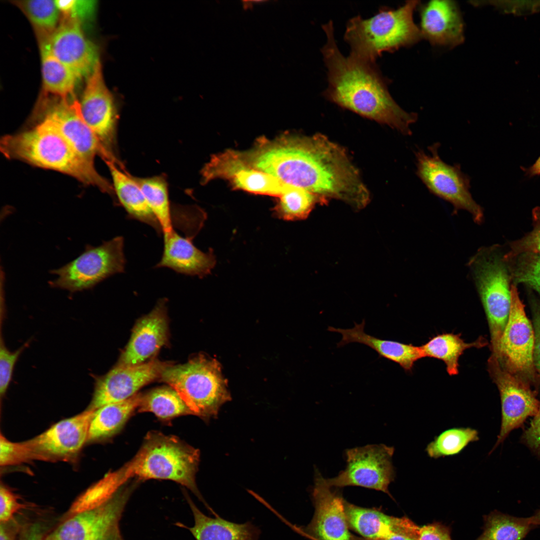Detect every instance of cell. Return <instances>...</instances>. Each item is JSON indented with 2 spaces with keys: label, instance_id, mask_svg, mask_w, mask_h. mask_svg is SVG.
Here are the masks:
<instances>
[{
  "label": "cell",
  "instance_id": "obj_1",
  "mask_svg": "<svg viewBox=\"0 0 540 540\" xmlns=\"http://www.w3.org/2000/svg\"><path fill=\"white\" fill-rule=\"evenodd\" d=\"M250 162L256 169L324 200L337 199L360 209L370 200L344 149L320 134H287L274 140L262 137L252 150Z\"/></svg>",
  "mask_w": 540,
  "mask_h": 540
},
{
  "label": "cell",
  "instance_id": "obj_2",
  "mask_svg": "<svg viewBox=\"0 0 540 540\" xmlns=\"http://www.w3.org/2000/svg\"><path fill=\"white\" fill-rule=\"evenodd\" d=\"M326 36L320 50L327 69L328 86L323 96L339 106L386 124L405 135L418 116L404 110L388 90L390 80L376 62L346 56L340 50L332 20L322 25Z\"/></svg>",
  "mask_w": 540,
  "mask_h": 540
},
{
  "label": "cell",
  "instance_id": "obj_3",
  "mask_svg": "<svg viewBox=\"0 0 540 540\" xmlns=\"http://www.w3.org/2000/svg\"><path fill=\"white\" fill-rule=\"evenodd\" d=\"M0 150L8 159L71 176L86 185L114 195L112 184L96 170L94 163L79 154L50 123L40 122L32 128L3 136Z\"/></svg>",
  "mask_w": 540,
  "mask_h": 540
},
{
  "label": "cell",
  "instance_id": "obj_4",
  "mask_svg": "<svg viewBox=\"0 0 540 540\" xmlns=\"http://www.w3.org/2000/svg\"><path fill=\"white\" fill-rule=\"evenodd\" d=\"M418 3L407 1L396 8L383 6L368 18L358 15L349 19L344 38L350 47V56L376 62L383 52H392L417 43L422 38L413 18Z\"/></svg>",
  "mask_w": 540,
  "mask_h": 540
},
{
  "label": "cell",
  "instance_id": "obj_5",
  "mask_svg": "<svg viewBox=\"0 0 540 540\" xmlns=\"http://www.w3.org/2000/svg\"><path fill=\"white\" fill-rule=\"evenodd\" d=\"M200 452L176 436L149 432L140 452L126 464L132 477L174 481L187 487L212 513L196 483Z\"/></svg>",
  "mask_w": 540,
  "mask_h": 540
},
{
  "label": "cell",
  "instance_id": "obj_6",
  "mask_svg": "<svg viewBox=\"0 0 540 540\" xmlns=\"http://www.w3.org/2000/svg\"><path fill=\"white\" fill-rule=\"evenodd\" d=\"M160 379L176 390L192 414L204 420L216 418L220 408L231 400L220 363L203 354L183 364H170Z\"/></svg>",
  "mask_w": 540,
  "mask_h": 540
},
{
  "label": "cell",
  "instance_id": "obj_7",
  "mask_svg": "<svg viewBox=\"0 0 540 540\" xmlns=\"http://www.w3.org/2000/svg\"><path fill=\"white\" fill-rule=\"evenodd\" d=\"M505 262L496 248H480L468 262L487 318L492 354L496 356L511 304L509 276Z\"/></svg>",
  "mask_w": 540,
  "mask_h": 540
},
{
  "label": "cell",
  "instance_id": "obj_8",
  "mask_svg": "<svg viewBox=\"0 0 540 540\" xmlns=\"http://www.w3.org/2000/svg\"><path fill=\"white\" fill-rule=\"evenodd\" d=\"M124 240L118 236L98 246H87L76 259L52 271L57 276L52 288L74 292L90 289L106 278L124 272L126 260Z\"/></svg>",
  "mask_w": 540,
  "mask_h": 540
},
{
  "label": "cell",
  "instance_id": "obj_9",
  "mask_svg": "<svg viewBox=\"0 0 540 540\" xmlns=\"http://www.w3.org/2000/svg\"><path fill=\"white\" fill-rule=\"evenodd\" d=\"M439 146H430V154L421 149L414 152L417 176L430 193L452 204L455 212L465 210L476 222L480 223L483 211L470 192V177L462 172L460 164L450 165L440 158Z\"/></svg>",
  "mask_w": 540,
  "mask_h": 540
},
{
  "label": "cell",
  "instance_id": "obj_10",
  "mask_svg": "<svg viewBox=\"0 0 540 540\" xmlns=\"http://www.w3.org/2000/svg\"><path fill=\"white\" fill-rule=\"evenodd\" d=\"M510 296L509 316L496 357L508 372L530 385L536 386L538 374L534 358V328L526 315L524 305L514 284L510 286Z\"/></svg>",
  "mask_w": 540,
  "mask_h": 540
},
{
  "label": "cell",
  "instance_id": "obj_11",
  "mask_svg": "<svg viewBox=\"0 0 540 540\" xmlns=\"http://www.w3.org/2000/svg\"><path fill=\"white\" fill-rule=\"evenodd\" d=\"M394 451V447L384 444L348 449L345 469L325 481L331 488L358 486L390 495L388 486L396 475L392 462Z\"/></svg>",
  "mask_w": 540,
  "mask_h": 540
},
{
  "label": "cell",
  "instance_id": "obj_12",
  "mask_svg": "<svg viewBox=\"0 0 540 540\" xmlns=\"http://www.w3.org/2000/svg\"><path fill=\"white\" fill-rule=\"evenodd\" d=\"M36 124L48 122L52 124L82 156L94 162L96 156L104 161L120 163L116 156L100 143L84 122L79 101L60 99L56 102L43 101L34 112Z\"/></svg>",
  "mask_w": 540,
  "mask_h": 540
},
{
  "label": "cell",
  "instance_id": "obj_13",
  "mask_svg": "<svg viewBox=\"0 0 540 540\" xmlns=\"http://www.w3.org/2000/svg\"><path fill=\"white\" fill-rule=\"evenodd\" d=\"M488 367L499 390L502 406L500 429L491 453L512 430L520 427L528 418L536 414L540 402L531 386L508 372L492 354L488 359Z\"/></svg>",
  "mask_w": 540,
  "mask_h": 540
},
{
  "label": "cell",
  "instance_id": "obj_14",
  "mask_svg": "<svg viewBox=\"0 0 540 540\" xmlns=\"http://www.w3.org/2000/svg\"><path fill=\"white\" fill-rule=\"evenodd\" d=\"M202 182L212 180H228L232 188L247 192L278 197L286 184L248 164L239 152L228 150L213 155L201 171Z\"/></svg>",
  "mask_w": 540,
  "mask_h": 540
},
{
  "label": "cell",
  "instance_id": "obj_15",
  "mask_svg": "<svg viewBox=\"0 0 540 540\" xmlns=\"http://www.w3.org/2000/svg\"><path fill=\"white\" fill-rule=\"evenodd\" d=\"M170 364L156 359L134 366L116 364L106 374L95 378L94 392L88 408L96 410L130 398L142 387L160 378Z\"/></svg>",
  "mask_w": 540,
  "mask_h": 540
},
{
  "label": "cell",
  "instance_id": "obj_16",
  "mask_svg": "<svg viewBox=\"0 0 540 540\" xmlns=\"http://www.w3.org/2000/svg\"><path fill=\"white\" fill-rule=\"evenodd\" d=\"M79 102L86 124L102 145L114 154L117 111L112 96L104 82L100 61L87 78Z\"/></svg>",
  "mask_w": 540,
  "mask_h": 540
},
{
  "label": "cell",
  "instance_id": "obj_17",
  "mask_svg": "<svg viewBox=\"0 0 540 540\" xmlns=\"http://www.w3.org/2000/svg\"><path fill=\"white\" fill-rule=\"evenodd\" d=\"M96 410L88 408L76 416L60 421L28 440L38 460L68 458L78 453L88 441L90 424Z\"/></svg>",
  "mask_w": 540,
  "mask_h": 540
},
{
  "label": "cell",
  "instance_id": "obj_18",
  "mask_svg": "<svg viewBox=\"0 0 540 540\" xmlns=\"http://www.w3.org/2000/svg\"><path fill=\"white\" fill-rule=\"evenodd\" d=\"M40 44L79 78H88L100 62L96 46L86 36L81 22L76 18L63 16L48 40Z\"/></svg>",
  "mask_w": 540,
  "mask_h": 540
},
{
  "label": "cell",
  "instance_id": "obj_19",
  "mask_svg": "<svg viewBox=\"0 0 540 540\" xmlns=\"http://www.w3.org/2000/svg\"><path fill=\"white\" fill-rule=\"evenodd\" d=\"M312 498L315 511L310 523L301 532L314 540H352L348 530L344 502L316 469Z\"/></svg>",
  "mask_w": 540,
  "mask_h": 540
},
{
  "label": "cell",
  "instance_id": "obj_20",
  "mask_svg": "<svg viewBox=\"0 0 540 540\" xmlns=\"http://www.w3.org/2000/svg\"><path fill=\"white\" fill-rule=\"evenodd\" d=\"M166 302V300H160L151 312L136 322L116 364L128 366L144 363L167 344L168 328Z\"/></svg>",
  "mask_w": 540,
  "mask_h": 540
},
{
  "label": "cell",
  "instance_id": "obj_21",
  "mask_svg": "<svg viewBox=\"0 0 540 540\" xmlns=\"http://www.w3.org/2000/svg\"><path fill=\"white\" fill-rule=\"evenodd\" d=\"M420 30L432 44L454 48L464 40V24L458 4L452 0H431L420 9Z\"/></svg>",
  "mask_w": 540,
  "mask_h": 540
},
{
  "label": "cell",
  "instance_id": "obj_22",
  "mask_svg": "<svg viewBox=\"0 0 540 540\" xmlns=\"http://www.w3.org/2000/svg\"><path fill=\"white\" fill-rule=\"evenodd\" d=\"M163 234V252L156 268H168L180 274L199 278L211 272L216 262L212 250L201 251L194 244L192 236L183 237L173 228Z\"/></svg>",
  "mask_w": 540,
  "mask_h": 540
},
{
  "label": "cell",
  "instance_id": "obj_23",
  "mask_svg": "<svg viewBox=\"0 0 540 540\" xmlns=\"http://www.w3.org/2000/svg\"><path fill=\"white\" fill-rule=\"evenodd\" d=\"M354 323V327L351 328L328 327V331L338 332L342 336L340 341L336 344L338 348L352 342L366 345L375 350L379 358L398 364L406 372L411 371L415 362L424 358L421 346L381 339L367 334L364 332V320L360 324Z\"/></svg>",
  "mask_w": 540,
  "mask_h": 540
},
{
  "label": "cell",
  "instance_id": "obj_24",
  "mask_svg": "<svg viewBox=\"0 0 540 540\" xmlns=\"http://www.w3.org/2000/svg\"><path fill=\"white\" fill-rule=\"evenodd\" d=\"M129 494L128 488L118 490L100 506L69 518L43 540H86L112 514L124 510Z\"/></svg>",
  "mask_w": 540,
  "mask_h": 540
},
{
  "label": "cell",
  "instance_id": "obj_25",
  "mask_svg": "<svg viewBox=\"0 0 540 540\" xmlns=\"http://www.w3.org/2000/svg\"><path fill=\"white\" fill-rule=\"evenodd\" d=\"M344 507L349 527L363 538H384L418 526L408 518L390 516L376 510L360 507L346 501Z\"/></svg>",
  "mask_w": 540,
  "mask_h": 540
},
{
  "label": "cell",
  "instance_id": "obj_26",
  "mask_svg": "<svg viewBox=\"0 0 540 540\" xmlns=\"http://www.w3.org/2000/svg\"><path fill=\"white\" fill-rule=\"evenodd\" d=\"M104 162L111 174L114 194L128 217L150 226L159 234H162L159 222L133 176L122 171L116 163Z\"/></svg>",
  "mask_w": 540,
  "mask_h": 540
},
{
  "label": "cell",
  "instance_id": "obj_27",
  "mask_svg": "<svg viewBox=\"0 0 540 540\" xmlns=\"http://www.w3.org/2000/svg\"><path fill=\"white\" fill-rule=\"evenodd\" d=\"M194 519V524L188 528L182 524L177 525L188 528L196 540H258L260 530L250 521L237 524L220 517H208L204 514L188 498Z\"/></svg>",
  "mask_w": 540,
  "mask_h": 540
},
{
  "label": "cell",
  "instance_id": "obj_28",
  "mask_svg": "<svg viewBox=\"0 0 540 540\" xmlns=\"http://www.w3.org/2000/svg\"><path fill=\"white\" fill-rule=\"evenodd\" d=\"M142 396V394H136L125 400L96 409L90 424L88 440L102 439L118 432L138 408Z\"/></svg>",
  "mask_w": 540,
  "mask_h": 540
},
{
  "label": "cell",
  "instance_id": "obj_29",
  "mask_svg": "<svg viewBox=\"0 0 540 540\" xmlns=\"http://www.w3.org/2000/svg\"><path fill=\"white\" fill-rule=\"evenodd\" d=\"M42 86L44 92L60 99H68L79 78L70 68L56 58L44 44H40Z\"/></svg>",
  "mask_w": 540,
  "mask_h": 540
},
{
  "label": "cell",
  "instance_id": "obj_30",
  "mask_svg": "<svg viewBox=\"0 0 540 540\" xmlns=\"http://www.w3.org/2000/svg\"><path fill=\"white\" fill-rule=\"evenodd\" d=\"M484 345L479 338L476 340L468 343L462 338L460 334L443 333L432 337L421 346L424 357H429L442 360L450 376L458 373V360L464 350L472 348H480Z\"/></svg>",
  "mask_w": 540,
  "mask_h": 540
},
{
  "label": "cell",
  "instance_id": "obj_31",
  "mask_svg": "<svg viewBox=\"0 0 540 540\" xmlns=\"http://www.w3.org/2000/svg\"><path fill=\"white\" fill-rule=\"evenodd\" d=\"M130 478L126 465L116 472H108L76 498L68 510V516H73L100 506Z\"/></svg>",
  "mask_w": 540,
  "mask_h": 540
},
{
  "label": "cell",
  "instance_id": "obj_32",
  "mask_svg": "<svg viewBox=\"0 0 540 540\" xmlns=\"http://www.w3.org/2000/svg\"><path fill=\"white\" fill-rule=\"evenodd\" d=\"M277 198L272 210L274 214L286 220L305 219L316 204L326 201L304 188L288 184Z\"/></svg>",
  "mask_w": 540,
  "mask_h": 540
},
{
  "label": "cell",
  "instance_id": "obj_33",
  "mask_svg": "<svg viewBox=\"0 0 540 540\" xmlns=\"http://www.w3.org/2000/svg\"><path fill=\"white\" fill-rule=\"evenodd\" d=\"M32 24L40 44L46 42L56 30L60 12L54 0H14Z\"/></svg>",
  "mask_w": 540,
  "mask_h": 540
},
{
  "label": "cell",
  "instance_id": "obj_34",
  "mask_svg": "<svg viewBox=\"0 0 540 540\" xmlns=\"http://www.w3.org/2000/svg\"><path fill=\"white\" fill-rule=\"evenodd\" d=\"M143 192L152 211L159 222L162 234L173 228L168 184L164 176H133Z\"/></svg>",
  "mask_w": 540,
  "mask_h": 540
},
{
  "label": "cell",
  "instance_id": "obj_35",
  "mask_svg": "<svg viewBox=\"0 0 540 540\" xmlns=\"http://www.w3.org/2000/svg\"><path fill=\"white\" fill-rule=\"evenodd\" d=\"M138 411L150 412L162 420L192 414L178 394L172 387L153 389L142 396Z\"/></svg>",
  "mask_w": 540,
  "mask_h": 540
},
{
  "label": "cell",
  "instance_id": "obj_36",
  "mask_svg": "<svg viewBox=\"0 0 540 540\" xmlns=\"http://www.w3.org/2000/svg\"><path fill=\"white\" fill-rule=\"evenodd\" d=\"M533 526L529 518L492 512L486 517L484 530L477 540H522Z\"/></svg>",
  "mask_w": 540,
  "mask_h": 540
},
{
  "label": "cell",
  "instance_id": "obj_37",
  "mask_svg": "<svg viewBox=\"0 0 540 540\" xmlns=\"http://www.w3.org/2000/svg\"><path fill=\"white\" fill-rule=\"evenodd\" d=\"M479 440L478 432L471 428H453L447 429L436 436L426 446L425 451L432 458L456 456L460 453L470 442Z\"/></svg>",
  "mask_w": 540,
  "mask_h": 540
},
{
  "label": "cell",
  "instance_id": "obj_38",
  "mask_svg": "<svg viewBox=\"0 0 540 540\" xmlns=\"http://www.w3.org/2000/svg\"><path fill=\"white\" fill-rule=\"evenodd\" d=\"M510 260H514L511 273L514 282L528 285L540 295V256L524 252Z\"/></svg>",
  "mask_w": 540,
  "mask_h": 540
},
{
  "label": "cell",
  "instance_id": "obj_39",
  "mask_svg": "<svg viewBox=\"0 0 540 540\" xmlns=\"http://www.w3.org/2000/svg\"><path fill=\"white\" fill-rule=\"evenodd\" d=\"M34 460H38L37 456L27 441L22 442H12L0 434L1 466L16 465Z\"/></svg>",
  "mask_w": 540,
  "mask_h": 540
},
{
  "label": "cell",
  "instance_id": "obj_40",
  "mask_svg": "<svg viewBox=\"0 0 540 540\" xmlns=\"http://www.w3.org/2000/svg\"><path fill=\"white\" fill-rule=\"evenodd\" d=\"M534 228L532 230L510 245V250L504 258L508 260L520 254L532 252L540 256V208L532 211Z\"/></svg>",
  "mask_w": 540,
  "mask_h": 540
},
{
  "label": "cell",
  "instance_id": "obj_41",
  "mask_svg": "<svg viewBox=\"0 0 540 540\" xmlns=\"http://www.w3.org/2000/svg\"><path fill=\"white\" fill-rule=\"evenodd\" d=\"M28 341L15 351H10L2 340L0 344V394L2 396L6 393L12 380L14 368L20 355L28 346Z\"/></svg>",
  "mask_w": 540,
  "mask_h": 540
},
{
  "label": "cell",
  "instance_id": "obj_42",
  "mask_svg": "<svg viewBox=\"0 0 540 540\" xmlns=\"http://www.w3.org/2000/svg\"><path fill=\"white\" fill-rule=\"evenodd\" d=\"M122 512L120 510L112 514L86 540H123L118 524Z\"/></svg>",
  "mask_w": 540,
  "mask_h": 540
},
{
  "label": "cell",
  "instance_id": "obj_43",
  "mask_svg": "<svg viewBox=\"0 0 540 540\" xmlns=\"http://www.w3.org/2000/svg\"><path fill=\"white\" fill-rule=\"evenodd\" d=\"M24 506L20 504L16 496L8 488L1 484L0 488V520L1 523L10 520L14 514Z\"/></svg>",
  "mask_w": 540,
  "mask_h": 540
},
{
  "label": "cell",
  "instance_id": "obj_44",
  "mask_svg": "<svg viewBox=\"0 0 540 540\" xmlns=\"http://www.w3.org/2000/svg\"><path fill=\"white\" fill-rule=\"evenodd\" d=\"M522 438L530 448L540 455V404L538 412L524 432Z\"/></svg>",
  "mask_w": 540,
  "mask_h": 540
},
{
  "label": "cell",
  "instance_id": "obj_45",
  "mask_svg": "<svg viewBox=\"0 0 540 540\" xmlns=\"http://www.w3.org/2000/svg\"><path fill=\"white\" fill-rule=\"evenodd\" d=\"M418 540H452L448 528L438 524L420 527Z\"/></svg>",
  "mask_w": 540,
  "mask_h": 540
},
{
  "label": "cell",
  "instance_id": "obj_46",
  "mask_svg": "<svg viewBox=\"0 0 540 540\" xmlns=\"http://www.w3.org/2000/svg\"><path fill=\"white\" fill-rule=\"evenodd\" d=\"M44 528L38 523L32 524L24 528L18 540H43Z\"/></svg>",
  "mask_w": 540,
  "mask_h": 540
},
{
  "label": "cell",
  "instance_id": "obj_47",
  "mask_svg": "<svg viewBox=\"0 0 540 540\" xmlns=\"http://www.w3.org/2000/svg\"><path fill=\"white\" fill-rule=\"evenodd\" d=\"M534 358L536 368L540 374V312H538L534 320Z\"/></svg>",
  "mask_w": 540,
  "mask_h": 540
},
{
  "label": "cell",
  "instance_id": "obj_48",
  "mask_svg": "<svg viewBox=\"0 0 540 540\" xmlns=\"http://www.w3.org/2000/svg\"><path fill=\"white\" fill-rule=\"evenodd\" d=\"M420 528V527L418 526L412 530L394 534L388 537L382 539L370 540L352 536V540H418Z\"/></svg>",
  "mask_w": 540,
  "mask_h": 540
},
{
  "label": "cell",
  "instance_id": "obj_49",
  "mask_svg": "<svg viewBox=\"0 0 540 540\" xmlns=\"http://www.w3.org/2000/svg\"><path fill=\"white\" fill-rule=\"evenodd\" d=\"M524 171L529 176L540 175V156L531 166L524 168Z\"/></svg>",
  "mask_w": 540,
  "mask_h": 540
},
{
  "label": "cell",
  "instance_id": "obj_50",
  "mask_svg": "<svg viewBox=\"0 0 540 540\" xmlns=\"http://www.w3.org/2000/svg\"><path fill=\"white\" fill-rule=\"evenodd\" d=\"M12 536L8 528L2 523L0 526V540H12Z\"/></svg>",
  "mask_w": 540,
  "mask_h": 540
},
{
  "label": "cell",
  "instance_id": "obj_51",
  "mask_svg": "<svg viewBox=\"0 0 540 540\" xmlns=\"http://www.w3.org/2000/svg\"><path fill=\"white\" fill-rule=\"evenodd\" d=\"M529 519L534 526L540 525V509L534 515L529 517Z\"/></svg>",
  "mask_w": 540,
  "mask_h": 540
}]
</instances>
